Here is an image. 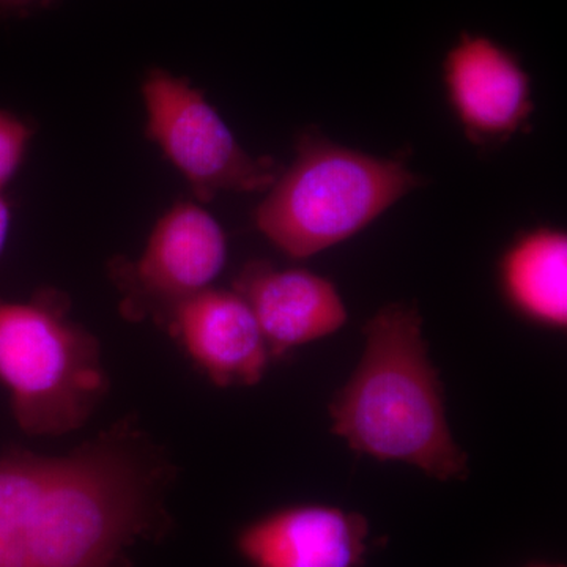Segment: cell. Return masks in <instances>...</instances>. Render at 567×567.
<instances>
[{
    "label": "cell",
    "mask_w": 567,
    "mask_h": 567,
    "mask_svg": "<svg viewBox=\"0 0 567 567\" xmlns=\"http://www.w3.org/2000/svg\"><path fill=\"white\" fill-rule=\"evenodd\" d=\"M58 0H0V17H29L51 9Z\"/></svg>",
    "instance_id": "cell-13"
},
{
    "label": "cell",
    "mask_w": 567,
    "mask_h": 567,
    "mask_svg": "<svg viewBox=\"0 0 567 567\" xmlns=\"http://www.w3.org/2000/svg\"><path fill=\"white\" fill-rule=\"evenodd\" d=\"M142 99L148 137L203 203L219 193L270 189L281 174L275 159L249 155L204 93L185 78L153 69L142 82Z\"/></svg>",
    "instance_id": "cell-5"
},
{
    "label": "cell",
    "mask_w": 567,
    "mask_h": 567,
    "mask_svg": "<svg viewBox=\"0 0 567 567\" xmlns=\"http://www.w3.org/2000/svg\"><path fill=\"white\" fill-rule=\"evenodd\" d=\"M10 205L7 203L3 194H0V256H2L3 248H6L7 237L10 230Z\"/></svg>",
    "instance_id": "cell-14"
},
{
    "label": "cell",
    "mask_w": 567,
    "mask_h": 567,
    "mask_svg": "<svg viewBox=\"0 0 567 567\" xmlns=\"http://www.w3.org/2000/svg\"><path fill=\"white\" fill-rule=\"evenodd\" d=\"M364 334L360 363L330 405L334 434L354 453L404 462L436 481L464 480L468 456L451 434L417 309L386 306Z\"/></svg>",
    "instance_id": "cell-2"
},
{
    "label": "cell",
    "mask_w": 567,
    "mask_h": 567,
    "mask_svg": "<svg viewBox=\"0 0 567 567\" xmlns=\"http://www.w3.org/2000/svg\"><path fill=\"white\" fill-rule=\"evenodd\" d=\"M235 292L249 305L271 357L319 341L341 330L347 309L334 284L308 270L246 265Z\"/></svg>",
    "instance_id": "cell-10"
},
{
    "label": "cell",
    "mask_w": 567,
    "mask_h": 567,
    "mask_svg": "<svg viewBox=\"0 0 567 567\" xmlns=\"http://www.w3.org/2000/svg\"><path fill=\"white\" fill-rule=\"evenodd\" d=\"M0 382L31 435L81 427L106 391L99 342L70 320L54 292L0 301Z\"/></svg>",
    "instance_id": "cell-4"
},
{
    "label": "cell",
    "mask_w": 567,
    "mask_h": 567,
    "mask_svg": "<svg viewBox=\"0 0 567 567\" xmlns=\"http://www.w3.org/2000/svg\"><path fill=\"white\" fill-rule=\"evenodd\" d=\"M249 567H365L368 518L330 505H293L245 525L235 540Z\"/></svg>",
    "instance_id": "cell-7"
},
{
    "label": "cell",
    "mask_w": 567,
    "mask_h": 567,
    "mask_svg": "<svg viewBox=\"0 0 567 567\" xmlns=\"http://www.w3.org/2000/svg\"><path fill=\"white\" fill-rule=\"evenodd\" d=\"M451 104L470 140H507L532 114L529 80L517 59L487 37L464 35L447 52Z\"/></svg>",
    "instance_id": "cell-8"
},
{
    "label": "cell",
    "mask_w": 567,
    "mask_h": 567,
    "mask_svg": "<svg viewBox=\"0 0 567 567\" xmlns=\"http://www.w3.org/2000/svg\"><path fill=\"white\" fill-rule=\"evenodd\" d=\"M567 240L558 230L540 229L518 240L502 265L503 286L522 315L547 324L567 323Z\"/></svg>",
    "instance_id": "cell-11"
},
{
    "label": "cell",
    "mask_w": 567,
    "mask_h": 567,
    "mask_svg": "<svg viewBox=\"0 0 567 567\" xmlns=\"http://www.w3.org/2000/svg\"><path fill=\"white\" fill-rule=\"evenodd\" d=\"M183 349L216 386H252L270 364L262 330L240 293L208 289L171 312Z\"/></svg>",
    "instance_id": "cell-9"
},
{
    "label": "cell",
    "mask_w": 567,
    "mask_h": 567,
    "mask_svg": "<svg viewBox=\"0 0 567 567\" xmlns=\"http://www.w3.org/2000/svg\"><path fill=\"white\" fill-rule=\"evenodd\" d=\"M32 140V130L13 112L0 110V194L18 173Z\"/></svg>",
    "instance_id": "cell-12"
},
{
    "label": "cell",
    "mask_w": 567,
    "mask_h": 567,
    "mask_svg": "<svg viewBox=\"0 0 567 567\" xmlns=\"http://www.w3.org/2000/svg\"><path fill=\"white\" fill-rule=\"evenodd\" d=\"M525 567H566L565 565H558V563H533Z\"/></svg>",
    "instance_id": "cell-15"
},
{
    "label": "cell",
    "mask_w": 567,
    "mask_h": 567,
    "mask_svg": "<svg viewBox=\"0 0 567 567\" xmlns=\"http://www.w3.org/2000/svg\"><path fill=\"white\" fill-rule=\"evenodd\" d=\"M153 516V480L130 442L0 457V567H117Z\"/></svg>",
    "instance_id": "cell-1"
},
{
    "label": "cell",
    "mask_w": 567,
    "mask_h": 567,
    "mask_svg": "<svg viewBox=\"0 0 567 567\" xmlns=\"http://www.w3.org/2000/svg\"><path fill=\"white\" fill-rule=\"evenodd\" d=\"M223 227L193 203L175 204L153 227L141 259L125 274L130 311L171 312L208 289L226 264Z\"/></svg>",
    "instance_id": "cell-6"
},
{
    "label": "cell",
    "mask_w": 567,
    "mask_h": 567,
    "mask_svg": "<svg viewBox=\"0 0 567 567\" xmlns=\"http://www.w3.org/2000/svg\"><path fill=\"white\" fill-rule=\"evenodd\" d=\"M394 159L305 136L256 210V226L284 254L306 259L363 230L420 186Z\"/></svg>",
    "instance_id": "cell-3"
}]
</instances>
